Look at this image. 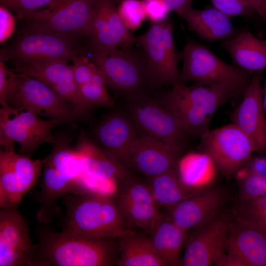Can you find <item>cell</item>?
Segmentation results:
<instances>
[{
	"label": "cell",
	"mask_w": 266,
	"mask_h": 266,
	"mask_svg": "<svg viewBox=\"0 0 266 266\" xmlns=\"http://www.w3.org/2000/svg\"><path fill=\"white\" fill-rule=\"evenodd\" d=\"M236 222L266 234V195L240 199L234 212Z\"/></svg>",
	"instance_id": "1f68e13d"
},
{
	"label": "cell",
	"mask_w": 266,
	"mask_h": 266,
	"mask_svg": "<svg viewBox=\"0 0 266 266\" xmlns=\"http://www.w3.org/2000/svg\"><path fill=\"white\" fill-rule=\"evenodd\" d=\"M169 10L174 11L179 16L191 8L193 0H164Z\"/></svg>",
	"instance_id": "7bdbcfd3"
},
{
	"label": "cell",
	"mask_w": 266,
	"mask_h": 266,
	"mask_svg": "<svg viewBox=\"0 0 266 266\" xmlns=\"http://www.w3.org/2000/svg\"><path fill=\"white\" fill-rule=\"evenodd\" d=\"M106 85L102 75L98 69L91 79L79 87L82 99L89 110L94 107L114 105V101L108 94Z\"/></svg>",
	"instance_id": "d6a6232c"
},
{
	"label": "cell",
	"mask_w": 266,
	"mask_h": 266,
	"mask_svg": "<svg viewBox=\"0 0 266 266\" xmlns=\"http://www.w3.org/2000/svg\"><path fill=\"white\" fill-rule=\"evenodd\" d=\"M0 152V207H17L24 195L37 183L42 161L14 152Z\"/></svg>",
	"instance_id": "5bb4252c"
},
{
	"label": "cell",
	"mask_w": 266,
	"mask_h": 266,
	"mask_svg": "<svg viewBox=\"0 0 266 266\" xmlns=\"http://www.w3.org/2000/svg\"><path fill=\"white\" fill-rule=\"evenodd\" d=\"M253 8L255 13L266 19V0H245Z\"/></svg>",
	"instance_id": "ee69618b"
},
{
	"label": "cell",
	"mask_w": 266,
	"mask_h": 266,
	"mask_svg": "<svg viewBox=\"0 0 266 266\" xmlns=\"http://www.w3.org/2000/svg\"><path fill=\"white\" fill-rule=\"evenodd\" d=\"M199 151L209 156L227 178L234 175L256 152L251 139L233 123L209 130L200 138Z\"/></svg>",
	"instance_id": "7c38bea8"
},
{
	"label": "cell",
	"mask_w": 266,
	"mask_h": 266,
	"mask_svg": "<svg viewBox=\"0 0 266 266\" xmlns=\"http://www.w3.org/2000/svg\"><path fill=\"white\" fill-rule=\"evenodd\" d=\"M136 132L129 113L117 111L102 119L96 128L95 135L104 149L129 166L130 154L138 136Z\"/></svg>",
	"instance_id": "603a6c76"
},
{
	"label": "cell",
	"mask_w": 266,
	"mask_h": 266,
	"mask_svg": "<svg viewBox=\"0 0 266 266\" xmlns=\"http://www.w3.org/2000/svg\"><path fill=\"white\" fill-rule=\"evenodd\" d=\"M88 38L87 52L130 48L136 43L122 22L114 0H98Z\"/></svg>",
	"instance_id": "ac0fdd59"
},
{
	"label": "cell",
	"mask_w": 266,
	"mask_h": 266,
	"mask_svg": "<svg viewBox=\"0 0 266 266\" xmlns=\"http://www.w3.org/2000/svg\"><path fill=\"white\" fill-rule=\"evenodd\" d=\"M214 8L228 17L247 16L255 13L253 8L245 0H209Z\"/></svg>",
	"instance_id": "74e56055"
},
{
	"label": "cell",
	"mask_w": 266,
	"mask_h": 266,
	"mask_svg": "<svg viewBox=\"0 0 266 266\" xmlns=\"http://www.w3.org/2000/svg\"><path fill=\"white\" fill-rule=\"evenodd\" d=\"M232 222L220 213L205 223L191 230L186 234L182 266H211L223 253Z\"/></svg>",
	"instance_id": "9a60e30c"
},
{
	"label": "cell",
	"mask_w": 266,
	"mask_h": 266,
	"mask_svg": "<svg viewBox=\"0 0 266 266\" xmlns=\"http://www.w3.org/2000/svg\"><path fill=\"white\" fill-rule=\"evenodd\" d=\"M116 201L128 225L147 233L160 213L148 183L129 175Z\"/></svg>",
	"instance_id": "ffe728a7"
},
{
	"label": "cell",
	"mask_w": 266,
	"mask_h": 266,
	"mask_svg": "<svg viewBox=\"0 0 266 266\" xmlns=\"http://www.w3.org/2000/svg\"><path fill=\"white\" fill-rule=\"evenodd\" d=\"M239 186L240 199H249L266 195V176L243 172L238 170L234 175Z\"/></svg>",
	"instance_id": "e575fe53"
},
{
	"label": "cell",
	"mask_w": 266,
	"mask_h": 266,
	"mask_svg": "<svg viewBox=\"0 0 266 266\" xmlns=\"http://www.w3.org/2000/svg\"><path fill=\"white\" fill-rule=\"evenodd\" d=\"M113 196L84 193L63 197L65 209L63 230L109 239L132 232Z\"/></svg>",
	"instance_id": "7a4b0ae2"
},
{
	"label": "cell",
	"mask_w": 266,
	"mask_h": 266,
	"mask_svg": "<svg viewBox=\"0 0 266 266\" xmlns=\"http://www.w3.org/2000/svg\"><path fill=\"white\" fill-rule=\"evenodd\" d=\"M17 73L40 80L51 88L73 81L71 66L62 60H31L13 64Z\"/></svg>",
	"instance_id": "f546056e"
},
{
	"label": "cell",
	"mask_w": 266,
	"mask_h": 266,
	"mask_svg": "<svg viewBox=\"0 0 266 266\" xmlns=\"http://www.w3.org/2000/svg\"><path fill=\"white\" fill-rule=\"evenodd\" d=\"M123 241L116 264L119 266H166L148 237L129 233L121 237Z\"/></svg>",
	"instance_id": "4dcf8cb0"
},
{
	"label": "cell",
	"mask_w": 266,
	"mask_h": 266,
	"mask_svg": "<svg viewBox=\"0 0 266 266\" xmlns=\"http://www.w3.org/2000/svg\"><path fill=\"white\" fill-rule=\"evenodd\" d=\"M146 17L151 23L162 22L168 19L170 11L164 0H142Z\"/></svg>",
	"instance_id": "ab89813d"
},
{
	"label": "cell",
	"mask_w": 266,
	"mask_h": 266,
	"mask_svg": "<svg viewBox=\"0 0 266 266\" xmlns=\"http://www.w3.org/2000/svg\"><path fill=\"white\" fill-rule=\"evenodd\" d=\"M181 17L190 30L207 42L224 41L238 33L229 17L214 7L204 9L191 7Z\"/></svg>",
	"instance_id": "484cf974"
},
{
	"label": "cell",
	"mask_w": 266,
	"mask_h": 266,
	"mask_svg": "<svg viewBox=\"0 0 266 266\" xmlns=\"http://www.w3.org/2000/svg\"><path fill=\"white\" fill-rule=\"evenodd\" d=\"M87 49L78 38L54 32L26 23L9 43L0 50V61L16 62L31 60L71 61Z\"/></svg>",
	"instance_id": "3957f363"
},
{
	"label": "cell",
	"mask_w": 266,
	"mask_h": 266,
	"mask_svg": "<svg viewBox=\"0 0 266 266\" xmlns=\"http://www.w3.org/2000/svg\"><path fill=\"white\" fill-rule=\"evenodd\" d=\"M148 185L157 205L166 208L204 191L185 185L174 168L149 179Z\"/></svg>",
	"instance_id": "f1b7e54d"
},
{
	"label": "cell",
	"mask_w": 266,
	"mask_h": 266,
	"mask_svg": "<svg viewBox=\"0 0 266 266\" xmlns=\"http://www.w3.org/2000/svg\"><path fill=\"white\" fill-rule=\"evenodd\" d=\"M224 251L241 266H266V234L236 222L232 223Z\"/></svg>",
	"instance_id": "cb8c5ba5"
},
{
	"label": "cell",
	"mask_w": 266,
	"mask_h": 266,
	"mask_svg": "<svg viewBox=\"0 0 266 266\" xmlns=\"http://www.w3.org/2000/svg\"><path fill=\"white\" fill-rule=\"evenodd\" d=\"M180 57L183 66L180 72V81L216 82L225 83L244 91L251 73L220 59L204 45L188 40Z\"/></svg>",
	"instance_id": "ba28073f"
},
{
	"label": "cell",
	"mask_w": 266,
	"mask_h": 266,
	"mask_svg": "<svg viewBox=\"0 0 266 266\" xmlns=\"http://www.w3.org/2000/svg\"><path fill=\"white\" fill-rule=\"evenodd\" d=\"M263 100L264 109L266 115V80L265 81V86L263 88Z\"/></svg>",
	"instance_id": "f6af8a7d"
},
{
	"label": "cell",
	"mask_w": 266,
	"mask_h": 266,
	"mask_svg": "<svg viewBox=\"0 0 266 266\" xmlns=\"http://www.w3.org/2000/svg\"><path fill=\"white\" fill-rule=\"evenodd\" d=\"M136 42L145 57L149 87L174 86L181 82L178 68L180 53L175 48L173 26L170 20L151 23L148 30L136 38Z\"/></svg>",
	"instance_id": "5b68a950"
},
{
	"label": "cell",
	"mask_w": 266,
	"mask_h": 266,
	"mask_svg": "<svg viewBox=\"0 0 266 266\" xmlns=\"http://www.w3.org/2000/svg\"><path fill=\"white\" fill-rule=\"evenodd\" d=\"M40 224L36 229L37 266H106L112 264L111 239L92 238L65 230L56 232L48 224Z\"/></svg>",
	"instance_id": "6da1fadb"
},
{
	"label": "cell",
	"mask_w": 266,
	"mask_h": 266,
	"mask_svg": "<svg viewBox=\"0 0 266 266\" xmlns=\"http://www.w3.org/2000/svg\"><path fill=\"white\" fill-rule=\"evenodd\" d=\"M53 0H0V6L12 12L19 19H28L37 9L48 5Z\"/></svg>",
	"instance_id": "d590c367"
},
{
	"label": "cell",
	"mask_w": 266,
	"mask_h": 266,
	"mask_svg": "<svg viewBox=\"0 0 266 266\" xmlns=\"http://www.w3.org/2000/svg\"><path fill=\"white\" fill-rule=\"evenodd\" d=\"M225 199L223 190L211 187L167 207V215L177 226L187 232L219 214Z\"/></svg>",
	"instance_id": "44dd1931"
},
{
	"label": "cell",
	"mask_w": 266,
	"mask_h": 266,
	"mask_svg": "<svg viewBox=\"0 0 266 266\" xmlns=\"http://www.w3.org/2000/svg\"><path fill=\"white\" fill-rule=\"evenodd\" d=\"M106 85L126 98L147 93L146 59L142 50L116 48L89 52Z\"/></svg>",
	"instance_id": "8992f818"
},
{
	"label": "cell",
	"mask_w": 266,
	"mask_h": 266,
	"mask_svg": "<svg viewBox=\"0 0 266 266\" xmlns=\"http://www.w3.org/2000/svg\"><path fill=\"white\" fill-rule=\"evenodd\" d=\"M0 13V41H3L11 33L14 27V18L9 11L1 6Z\"/></svg>",
	"instance_id": "b9f144b4"
},
{
	"label": "cell",
	"mask_w": 266,
	"mask_h": 266,
	"mask_svg": "<svg viewBox=\"0 0 266 266\" xmlns=\"http://www.w3.org/2000/svg\"><path fill=\"white\" fill-rule=\"evenodd\" d=\"M117 11L122 22L130 31L138 29L147 18L142 0H122Z\"/></svg>",
	"instance_id": "836d02e7"
},
{
	"label": "cell",
	"mask_w": 266,
	"mask_h": 266,
	"mask_svg": "<svg viewBox=\"0 0 266 266\" xmlns=\"http://www.w3.org/2000/svg\"><path fill=\"white\" fill-rule=\"evenodd\" d=\"M98 0H53L26 23L72 37H89Z\"/></svg>",
	"instance_id": "4fadbf2b"
},
{
	"label": "cell",
	"mask_w": 266,
	"mask_h": 266,
	"mask_svg": "<svg viewBox=\"0 0 266 266\" xmlns=\"http://www.w3.org/2000/svg\"><path fill=\"white\" fill-rule=\"evenodd\" d=\"M222 46L234 65L251 73L266 68V40L258 38L248 31L223 41Z\"/></svg>",
	"instance_id": "4316f807"
},
{
	"label": "cell",
	"mask_w": 266,
	"mask_h": 266,
	"mask_svg": "<svg viewBox=\"0 0 266 266\" xmlns=\"http://www.w3.org/2000/svg\"><path fill=\"white\" fill-rule=\"evenodd\" d=\"M148 233L153 248L167 266H182L181 253L187 232L174 224L167 214L160 213Z\"/></svg>",
	"instance_id": "d4e9b609"
},
{
	"label": "cell",
	"mask_w": 266,
	"mask_h": 266,
	"mask_svg": "<svg viewBox=\"0 0 266 266\" xmlns=\"http://www.w3.org/2000/svg\"><path fill=\"white\" fill-rule=\"evenodd\" d=\"M126 99L129 114L140 134L183 148L187 133L175 114L160 99L147 93Z\"/></svg>",
	"instance_id": "30bf717a"
},
{
	"label": "cell",
	"mask_w": 266,
	"mask_h": 266,
	"mask_svg": "<svg viewBox=\"0 0 266 266\" xmlns=\"http://www.w3.org/2000/svg\"><path fill=\"white\" fill-rule=\"evenodd\" d=\"M116 3H120L122 0H114Z\"/></svg>",
	"instance_id": "bcb514c9"
},
{
	"label": "cell",
	"mask_w": 266,
	"mask_h": 266,
	"mask_svg": "<svg viewBox=\"0 0 266 266\" xmlns=\"http://www.w3.org/2000/svg\"><path fill=\"white\" fill-rule=\"evenodd\" d=\"M6 104L48 117L59 124L73 122L81 117L76 107L50 87L35 78L18 73Z\"/></svg>",
	"instance_id": "52a82bcc"
},
{
	"label": "cell",
	"mask_w": 266,
	"mask_h": 266,
	"mask_svg": "<svg viewBox=\"0 0 266 266\" xmlns=\"http://www.w3.org/2000/svg\"><path fill=\"white\" fill-rule=\"evenodd\" d=\"M58 122L43 120L28 110H18L7 105L0 110V144L4 149L20 146V152L29 157L41 144L54 143L52 130Z\"/></svg>",
	"instance_id": "8fae6325"
},
{
	"label": "cell",
	"mask_w": 266,
	"mask_h": 266,
	"mask_svg": "<svg viewBox=\"0 0 266 266\" xmlns=\"http://www.w3.org/2000/svg\"><path fill=\"white\" fill-rule=\"evenodd\" d=\"M36 248L17 207L0 208V266H37Z\"/></svg>",
	"instance_id": "2e32d148"
},
{
	"label": "cell",
	"mask_w": 266,
	"mask_h": 266,
	"mask_svg": "<svg viewBox=\"0 0 266 266\" xmlns=\"http://www.w3.org/2000/svg\"><path fill=\"white\" fill-rule=\"evenodd\" d=\"M17 72L9 68L5 62L0 61V103L2 107L7 106L6 99L12 89Z\"/></svg>",
	"instance_id": "f35d334b"
},
{
	"label": "cell",
	"mask_w": 266,
	"mask_h": 266,
	"mask_svg": "<svg viewBox=\"0 0 266 266\" xmlns=\"http://www.w3.org/2000/svg\"><path fill=\"white\" fill-rule=\"evenodd\" d=\"M182 149L140 134L131 153L129 166L150 179L174 168Z\"/></svg>",
	"instance_id": "7402d4cb"
},
{
	"label": "cell",
	"mask_w": 266,
	"mask_h": 266,
	"mask_svg": "<svg viewBox=\"0 0 266 266\" xmlns=\"http://www.w3.org/2000/svg\"><path fill=\"white\" fill-rule=\"evenodd\" d=\"M172 89L177 105L186 114L209 120L221 105L244 93L232 86L216 82H196L190 87L179 82L172 86Z\"/></svg>",
	"instance_id": "e0dca14e"
},
{
	"label": "cell",
	"mask_w": 266,
	"mask_h": 266,
	"mask_svg": "<svg viewBox=\"0 0 266 266\" xmlns=\"http://www.w3.org/2000/svg\"><path fill=\"white\" fill-rule=\"evenodd\" d=\"M238 170L248 174L266 176V157H252Z\"/></svg>",
	"instance_id": "60d3db41"
},
{
	"label": "cell",
	"mask_w": 266,
	"mask_h": 266,
	"mask_svg": "<svg viewBox=\"0 0 266 266\" xmlns=\"http://www.w3.org/2000/svg\"><path fill=\"white\" fill-rule=\"evenodd\" d=\"M263 70L253 74L242 100L231 114L232 123L251 139L260 153L266 152V115L261 85Z\"/></svg>",
	"instance_id": "d6986e66"
},
{
	"label": "cell",
	"mask_w": 266,
	"mask_h": 266,
	"mask_svg": "<svg viewBox=\"0 0 266 266\" xmlns=\"http://www.w3.org/2000/svg\"><path fill=\"white\" fill-rule=\"evenodd\" d=\"M42 161L41 188L34 197L38 204L36 218L39 223L48 224L60 213L59 199L80 193L83 174L79 164L64 153L51 152Z\"/></svg>",
	"instance_id": "277c9868"
},
{
	"label": "cell",
	"mask_w": 266,
	"mask_h": 266,
	"mask_svg": "<svg viewBox=\"0 0 266 266\" xmlns=\"http://www.w3.org/2000/svg\"><path fill=\"white\" fill-rule=\"evenodd\" d=\"M73 148L83 173L82 192L114 195L117 192L118 180L129 175L121 162L96 145L83 133Z\"/></svg>",
	"instance_id": "9c48e42d"
},
{
	"label": "cell",
	"mask_w": 266,
	"mask_h": 266,
	"mask_svg": "<svg viewBox=\"0 0 266 266\" xmlns=\"http://www.w3.org/2000/svg\"><path fill=\"white\" fill-rule=\"evenodd\" d=\"M176 165V170L181 181L198 190L211 187L218 171L210 156L200 151L185 155L178 159Z\"/></svg>",
	"instance_id": "83f0119b"
},
{
	"label": "cell",
	"mask_w": 266,
	"mask_h": 266,
	"mask_svg": "<svg viewBox=\"0 0 266 266\" xmlns=\"http://www.w3.org/2000/svg\"><path fill=\"white\" fill-rule=\"evenodd\" d=\"M71 61L73 78L79 88L91 79L98 68L91 59L83 54L74 57Z\"/></svg>",
	"instance_id": "8d00e7d4"
}]
</instances>
